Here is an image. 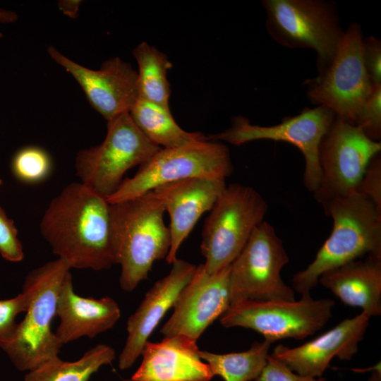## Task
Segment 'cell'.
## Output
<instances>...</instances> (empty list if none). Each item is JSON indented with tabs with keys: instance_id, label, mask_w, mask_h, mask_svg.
<instances>
[{
	"instance_id": "obj_1",
	"label": "cell",
	"mask_w": 381,
	"mask_h": 381,
	"mask_svg": "<svg viewBox=\"0 0 381 381\" xmlns=\"http://www.w3.org/2000/svg\"><path fill=\"white\" fill-rule=\"evenodd\" d=\"M40 231L53 253L71 269L100 271L116 264L109 204L81 182L69 183L49 202Z\"/></svg>"
},
{
	"instance_id": "obj_2",
	"label": "cell",
	"mask_w": 381,
	"mask_h": 381,
	"mask_svg": "<svg viewBox=\"0 0 381 381\" xmlns=\"http://www.w3.org/2000/svg\"><path fill=\"white\" fill-rule=\"evenodd\" d=\"M164 212L163 203L152 190L109 204L111 241L116 264L121 266L119 284L123 291L134 290L147 278L155 262L166 258L171 234Z\"/></svg>"
},
{
	"instance_id": "obj_3",
	"label": "cell",
	"mask_w": 381,
	"mask_h": 381,
	"mask_svg": "<svg viewBox=\"0 0 381 381\" xmlns=\"http://www.w3.org/2000/svg\"><path fill=\"white\" fill-rule=\"evenodd\" d=\"M323 209L332 219V231L313 261L293 276V289L301 295L310 294L329 270L368 255L381 256V211L370 199L355 190Z\"/></svg>"
},
{
	"instance_id": "obj_4",
	"label": "cell",
	"mask_w": 381,
	"mask_h": 381,
	"mask_svg": "<svg viewBox=\"0 0 381 381\" xmlns=\"http://www.w3.org/2000/svg\"><path fill=\"white\" fill-rule=\"evenodd\" d=\"M69 264L59 258L30 271L23 289L29 294L23 320L0 347L20 371H29L59 356L61 343L52 330L62 282L70 272Z\"/></svg>"
},
{
	"instance_id": "obj_5",
	"label": "cell",
	"mask_w": 381,
	"mask_h": 381,
	"mask_svg": "<svg viewBox=\"0 0 381 381\" xmlns=\"http://www.w3.org/2000/svg\"><path fill=\"white\" fill-rule=\"evenodd\" d=\"M270 36L290 49L317 54L318 73L332 62L343 39L335 4L324 0H264Z\"/></svg>"
},
{
	"instance_id": "obj_6",
	"label": "cell",
	"mask_w": 381,
	"mask_h": 381,
	"mask_svg": "<svg viewBox=\"0 0 381 381\" xmlns=\"http://www.w3.org/2000/svg\"><path fill=\"white\" fill-rule=\"evenodd\" d=\"M268 205L255 188L226 186L205 221L200 244L206 271L214 274L229 267L267 214Z\"/></svg>"
},
{
	"instance_id": "obj_7",
	"label": "cell",
	"mask_w": 381,
	"mask_h": 381,
	"mask_svg": "<svg viewBox=\"0 0 381 381\" xmlns=\"http://www.w3.org/2000/svg\"><path fill=\"white\" fill-rule=\"evenodd\" d=\"M229 147L207 139L161 148L141 164L136 174L121 182L107 198L109 204L140 196L157 186L194 177H222L233 171Z\"/></svg>"
},
{
	"instance_id": "obj_8",
	"label": "cell",
	"mask_w": 381,
	"mask_h": 381,
	"mask_svg": "<svg viewBox=\"0 0 381 381\" xmlns=\"http://www.w3.org/2000/svg\"><path fill=\"white\" fill-rule=\"evenodd\" d=\"M161 149L147 139L128 112L107 121V132L99 144L80 150L75 169L80 182L105 198L118 189L126 171L141 165Z\"/></svg>"
},
{
	"instance_id": "obj_9",
	"label": "cell",
	"mask_w": 381,
	"mask_h": 381,
	"mask_svg": "<svg viewBox=\"0 0 381 381\" xmlns=\"http://www.w3.org/2000/svg\"><path fill=\"white\" fill-rule=\"evenodd\" d=\"M289 261L282 240L264 220L229 266L231 305L243 301H295L294 290L281 277Z\"/></svg>"
},
{
	"instance_id": "obj_10",
	"label": "cell",
	"mask_w": 381,
	"mask_h": 381,
	"mask_svg": "<svg viewBox=\"0 0 381 381\" xmlns=\"http://www.w3.org/2000/svg\"><path fill=\"white\" fill-rule=\"evenodd\" d=\"M334 301L315 299L310 294L299 301H243L231 305L219 318L224 327H241L261 334L272 344L284 339H303L320 330L332 315Z\"/></svg>"
},
{
	"instance_id": "obj_11",
	"label": "cell",
	"mask_w": 381,
	"mask_h": 381,
	"mask_svg": "<svg viewBox=\"0 0 381 381\" xmlns=\"http://www.w3.org/2000/svg\"><path fill=\"white\" fill-rule=\"evenodd\" d=\"M363 38L361 26L350 24L331 64L305 83L311 102L352 123L373 86L363 61Z\"/></svg>"
},
{
	"instance_id": "obj_12",
	"label": "cell",
	"mask_w": 381,
	"mask_h": 381,
	"mask_svg": "<svg viewBox=\"0 0 381 381\" xmlns=\"http://www.w3.org/2000/svg\"><path fill=\"white\" fill-rule=\"evenodd\" d=\"M381 143L370 139L350 121L335 116L321 140V179L313 193L322 207L332 200L356 190L372 160L380 154Z\"/></svg>"
},
{
	"instance_id": "obj_13",
	"label": "cell",
	"mask_w": 381,
	"mask_h": 381,
	"mask_svg": "<svg viewBox=\"0 0 381 381\" xmlns=\"http://www.w3.org/2000/svg\"><path fill=\"white\" fill-rule=\"evenodd\" d=\"M334 118L335 114L323 106L305 108L300 114L286 117L279 123L269 126L252 124L247 118L237 116L232 119L229 128L210 135L207 138L234 145L258 140H270L284 141L296 146L304 157L303 184L313 193L321 179L320 144Z\"/></svg>"
},
{
	"instance_id": "obj_14",
	"label": "cell",
	"mask_w": 381,
	"mask_h": 381,
	"mask_svg": "<svg viewBox=\"0 0 381 381\" xmlns=\"http://www.w3.org/2000/svg\"><path fill=\"white\" fill-rule=\"evenodd\" d=\"M229 266L210 274L203 264L198 265L178 296L174 312L161 328V334L164 337L184 335L197 341L231 306Z\"/></svg>"
},
{
	"instance_id": "obj_15",
	"label": "cell",
	"mask_w": 381,
	"mask_h": 381,
	"mask_svg": "<svg viewBox=\"0 0 381 381\" xmlns=\"http://www.w3.org/2000/svg\"><path fill=\"white\" fill-rule=\"evenodd\" d=\"M47 53L80 85L90 105L107 121L130 111L138 99V73L119 57L106 60L98 70L86 68L49 46Z\"/></svg>"
},
{
	"instance_id": "obj_16",
	"label": "cell",
	"mask_w": 381,
	"mask_h": 381,
	"mask_svg": "<svg viewBox=\"0 0 381 381\" xmlns=\"http://www.w3.org/2000/svg\"><path fill=\"white\" fill-rule=\"evenodd\" d=\"M370 318L368 314L361 312L298 347L279 344L271 356L298 375L320 377L333 358L350 361L357 353Z\"/></svg>"
},
{
	"instance_id": "obj_17",
	"label": "cell",
	"mask_w": 381,
	"mask_h": 381,
	"mask_svg": "<svg viewBox=\"0 0 381 381\" xmlns=\"http://www.w3.org/2000/svg\"><path fill=\"white\" fill-rule=\"evenodd\" d=\"M197 266L176 259L169 273L157 281L127 320V337L119 356V368H130L167 312L174 307L182 289L193 277Z\"/></svg>"
},
{
	"instance_id": "obj_18",
	"label": "cell",
	"mask_w": 381,
	"mask_h": 381,
	"mask_svg": "<svg viewBox=\"0 0 381 381\" xmlns=\"http://www.w3.org/2000/svg\"><path fill=\"white\" fill-rule=\"evenodd\" d=\"M225 178L194 177L166 183L153 190L169 212L171 246L166 257L171 264L177 252L195 224L207 211L211 210L226 187Z\"/></svg>"
},
{
	"instance_id": "obj_19",
	"label": "cell",
	"mask_w": 381,
	"mask_h": 381,
	"mask_svg": "<svg viewBox=\"0 0 381 381\" xmlns=\"http://www.w3.org/2000/svg\"><path fill=\"white\" fill-rule=\"evenodd\" d=\"M196 341L184 335L164 337L159 342L147 341L142 362L133 381H210L214 377L201 359Z\"/></svg>"
},
{
	"instance_id": "obj_20",
	"label": "cell",
	"mask_w": 381,
	"mask_h": 381,
	"mask_svg": "<svg viewBox=\"0 0 381 381\" xmlns=\"http://www.w3.org/2000/svg\"><path fill=\"white\" fill-rule=\"evenodd\" d=\"M56 316L60 323L55 334L63 345L83 337L92 339L110 329L119 320L121 310L111 297L95 298L78 295L69 272L59 290Z\"/></svg>"
},
{
	"instance_id": "obj_21",
	"label": "cell",
	"mask_w": 381,
	"mask_h": 381,
	"mask_svg": "<svg viewBox=\"0 0 381 381\" xmlns=\"http://www.w3.org/2000/svg\"><path fill=\"white\" fill-rule=\"evenodd\" d=\"M318 282L345 305L381 315V256L368 255L329 270Z\"/></svg>"
},
{
	"instance_id": "obj_22",
	"label": "cell",
	"mask_w": 381,
	"mask_h": 381,
	"mask_svg": "<svg viewBox=\"0 0 381 381\" xmlns=\"http://www.w3.org/2000/svg\"><path fill=\"white\" fill-rule=\"evenodd\" d=\"M136 126L152 143L161 148H171L207 139L199 132L182 129L169 108L138 98L129 111Z\"/></svg>"
},
{
	"instance_id": "obj_23",
	"label": "cell",
	"mask_w": 381,
	"mask_h": 381,
	"mask_svg": "<svg viewBox=\"0 0 381 381\" xmlns=\"http://www.w3.org/2000/svg\"><path fill=\"white\" fill-rule=\"evenodd\" d=\"M114 349L104 344L85 351L78 360L66 361L59 356L28 371L24 381H88L104 365L115 359Z\"/></svg>"
},
{
	"instance_id": "obj_24",
	"label": "cell",
	"mask_w": 381,
	"mask_h": 381,
	"mask_svg": "<svg viewBox=\"0 0 381 381\" xmlns=\"http://www.w3.org/2000/svg\"><path fill=\"white\" fill-rule=\"evenodd\" d=\"M138 66V98L169 108L167 71L172 67L167 56L143 42L133 51Z\"/></svg>"
},
{
	"instance_id": "obj_25",
	"label": "cell",
	"mask_w": 381,
	"mask_h": 381,
	"mask_svg": "<svg viewBox=\"0 0 381 381\" xmlns=\"http://www.w3.org/2000/svg\"><path fill=\"white\" fill-rule=\"evenodd\" d=\"M271 344L265 339L253 342L249 349L241 352L221 354L200 350L199 355L213 376L219 375L224 381H250L259 376L266 365Z\"/></svg>"
},
{
	"instance_id": "obj_26",
	"label": "cell",
	"mask_w": 381,
	"mask_h": 381,
	"mask_svg": "<svg viewBox=\"0 0 381 381\" xmlns=\"http://www.w3.org/2000/svg\"><path fill=\"white\" fill-rule=\"evenodd\" d=\"M14 177L25 184H37L51 174L53 162L50 155L43 148L28 145L18 150L11 160Z\"/></svg>"
},
{
	"instance_id": "obj_27",
	"label": "cell",
	"mask_w": 381,
	"mask_h": 381,
	"mask_svg": "<svg viewBox=\"0 0 381 381\" xmlns=\"http://www.w3.org/2000/svg\"><path fill=\"white\" fill-rule=\"evenodd\" d=\"M353 124L360 128L372 140L381 139V85H373L361 107Z\"/></svg>"
},
{
	"instance_id": "obj_28",
	"label": "cell",
	"mask_w": 381,
	"mask_h": 381,
	"mask_svg": "<svg viewBox=\"0 0 381 381\" xmlns=\"http://www.w3.org/2000/svg\"><path fill=\"white\" fill-rule=\"evenodd\" d=\"M28 303L29 294L25 289L14 298L0 300V345L12 335L18 324L16 318L25 312Z\"/></svg>"
},
{
	"instance_id": "obj_29",
	"label": "cell",
	"mask_w": 381,
	"mask_h": 381,
	"mask_svg": "<svg viewBox=\"0 0 381 381\" xmlns=\"http://www.w3.org/2000/svg\"><path fill=\"white\" fill-rule=\"evenodd\" d=\"M0 255L10 262H20L24 258L23 246L18 238V230L13 219L0 207Z\"/></svg>"
},
{
	"instance_id": "obj_30",
	"label": "cell",
	"mask_w": 381,
	"mask_h": 381,
	"mask_svg": "<svg viewBox=\"0 0 381 381\" xmlns=\"http://www.w3.org/2000/svg\"><path fill=\"white\" fill-rule=\"evenodd\" d=\"M356 191L370 199L381 211V157L375 156L369 163Z\"/></svg>"
},
{
	"instance_id": "obj_31",
	"label": "cell",
	"mask_w": 381,
	"mask_h": 381,
	"mask_svg": "<svg viewBox=\"0 0 381 381\" xmlns=\"http://www.w3.org/2000/svg\"><path fill=\"white\" fill-rule=\"evenodd\" d=\"M363 61L373 85H381V41L369 36L363 38Z\"/></svg>"
},
{
	"instance_id": "obj_32",
	"label": "cell",
	"mask_w": 381,
	"mask_h": 381,
	"mask_svg": "<svg viewBox=\"0 0 381 381\" xmlns=\"http://www.w3.org/2000/svg\"><path fill=\"white\" fill-rule=\"evenodd\" d=\"M255 381H325V378L298 375L268 355L266 365Z\"/></svg>"
},
{
	"instance_id": "obj_33",
	"label": "cell",
	"mask_w": 381,
	"mask_h": 381,
	"mask_svg": "<svg viewBox=\"0 0 381 381\" xmlns=\"http://www.w3.org/2000/svg\"><path fill=\"white\" fill-rule=\"evenodd\" d=\"M80 4L81 1L78 0H63L58 2L59 8L71 18H77Z\"/></svg>"
},
{
	"instance_id": "obj_34",
	"label": "cell",
	"mask_w": 381,
	"mask_h": 381,
	"mask_svg": "<svg viewBox=\"0 0 381 381\" xmlns=\"http://www.w3.org/2000/svg\"><path fill=\"white\" fill-rule=\"evenodd\" d=\"M17 20L18 15L15 11L0 7V24L13 23ZM2 37L3 34L0 32V38Z\"/></svg>"
},
{
	"instance_id": "obj_35",
	"label": "cell",
	"mask_w": 381,
	"mask_h": 381,
	"mask_svg": "<svg viewBox=\"0 0 381 381\" xmlns=\"http://www.w3.org/2000/svg\"><path fill=\"white\" fill-rule=\"evenodd\" d=\"M367 381H381L380 367H375Z\"/></svg>"
},
{
	"instance_id": "obj_36",
	"label": "cell",
	"mask_w": 381,
	"mask_h": 381,
	"mask_svg": "<svg viewBox=\"0 0 381 381\" xmlns=\"http://www.w3.org/2000/svg\"><path fill=\"white\" fill-rule=\"evenodd\" d=\"M2 183H3V181L2 179H0V186L2 185Z\"/></svg>"
},
{
	"instance_id": "obj_37",
	"label": "cell",
	"mask_w": 381,
	"mask_h": 381,
	"mask_svg": "<svg viewBox=\"0 0 381 381\" xmlns=\"http://www.w3.org/2000/svg\"><path fill=\"white\" fill-rule=\"evenodd\" d=\"M123 381H133V380H131V379H128V380H124Z\"/></svg>"
}]
</instances>
